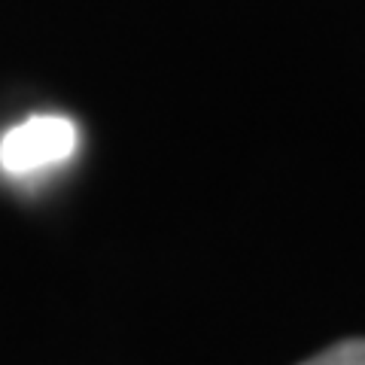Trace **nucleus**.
Listing matches in <instances>:
<instances>
[{
  "mask_svg": "<svg viewBox=\"0 0 365 365\" xmlns=\"http://www.w3.org/2000/svg\"><path fill=\"white\" fill-rule=\"evenodd\" d=\"M79 146V131L67 116H31L0 137V170L25 180L67 162Z\"/></svg>",
  "mask_w": 365,
  "mask_h": 365,
  "instance_id": "1",
  "label": "nucleus"
},
{
  "mask_svg": "<svg viewBox=\"0 0 365 365\" xmlns=\"http://www.w3.org/2000/svg\"><path fill=\"white\" fill-rule=\"evenodd\" d=\"M302 365H365V338L341 341V344L317 353L314 359H307Z\"/></svg>",
  "mask_w": 365,
  "mask_h": 365,
  "instance_id": "2",
  "label": "nucleus"
}]
</instances>
